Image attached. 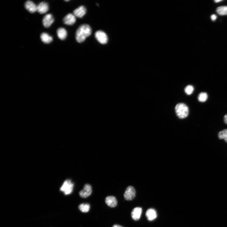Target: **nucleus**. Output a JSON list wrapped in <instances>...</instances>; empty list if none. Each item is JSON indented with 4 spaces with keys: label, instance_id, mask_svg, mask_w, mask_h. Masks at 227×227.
Here are the masks:
<instances>
[{
    "label": "nucleus",
    "instance_id": "obj_14",
    "mask_svg": "<svg viewBox=\"0 0 227 227\" xmlns=\"http://www.w3.org/2000/svg\"><path fill=\"white\" fill-rule=\"evenodd\" d=\"M25 6L30 13H34L37 11V5L31 1H27L25 3Z\"/></svg>",
    "mask_w": 227,
    "mask_h": 227
},
{
    "label": "nucleus",
    "instance_id": "obj_13",
    "mask_svg": "<svg viewBox=\"0 0 227 227\" xmlns=\"http://www.w3.org/2000/svg\"><path fill=\"white\" fill-rule=\"evenodd\" d=\"M146 216L148 220L150 221H153L157 217L156 212L154 209H149L146 212Z\"/></svg>",
    "mask_w": 227,
    "mask_h": 227
},
{
    "label": "nucleus",
    "instance_id": "obj_15",
    "mask_svg": "<svg viewBox=\"0 0 227 227\" xmlns=\"http://www.w3.org/2000/svg\"><path fill=\"white\" fill-rule=\"evenodd\" d=\"M57 33L58 37L61 40H65L67 36L66 30L63 28H59L57 30Z\"/></svg>",
    "mask_w": 227,
    "mask_h": 227
},
{
    "label": "nucleus",
    "instance_id": "obj_4",
    "mask_svg": "<svg viewBox=\"0 0 227 227\" xmlns=\"http://www.w3.org/2000/svg\"><path fill=\"white\" fill-rule=\"evenodd\" d=\"M136 194V191L134 188L130 186L126 189L124 194V198L126 200L131 201L135 198Z\"/></svg>",
    "mask_w": 227,
    "mask_h": 227
},
{
    "label": "nucleus",
    "instance_id": "obj_24",
    "mask_svg": "<svg viewBox=\"0 0 227 227\" xmlns=\"http://www.w3.org/2000/svg\"><path fill=\"white\" fill-rule=\"evenodd\" d=\"M112 227H123L122 226H121L119 225L115 224L113 225Z\"/></svg>",
    "mask_w": 227,
    "mask_h": 227
},
{
    "label": "nucleus",
    "instance_id": "obj_8",
    "mask_svg": "<svg viewBox=\"0 0 227 227\" xmlns=\"http://www.w3.org/2000/svg\"><path fill=\"white\" fill-rule=\"evenodd\" d=\"M76 21V18L74 15L71 13L67 14L63 19L64 23L67 25H73Z\"/></svg>",
    "mask_w": 227,
    "mask_h": 227
},
{
    "label": "nucleus",
    "instance_id": "obj_18",
    "mask_svg": "<svg viewBox=\"0 0 227 227\" xmlns=\"http://www.w3.org/2000/svg\"><path fill=\"white\" fill-rule=\"evenodd\" d=\"M217 13L219 15H227V6H222L217 8L216 9Z\"/></svg>",
    "mask_w": 227,
    "mask_h": 227
},
{
    "label": "nucleus",
    "instance_id": "obj_25",
    "mask_svg": "<svg viewBox=\"0 0 227 227\" xmlns=\"http://www.w3.org/2000/svg\"><path fill=\"white\" fill-rule=\"evenodd\" d=\"M222 1V0H215V3H218L219 2H221Z\"/></svg>",
    "mask_w": 227,
    "mask_h": 227
},
{
    "label": "nucleus",
    "instance_id": "obj_2",
    "mask_svg": "<svg viewBox=\"0 0 227 227\" xmlns=\"http://www.w3.org/2000/svg\"><path fill=\"white\" fill-rule=\"evenodd\" d=\"M175 111L177 116L181 119L186 118L189 115V108L184 103L177 104L175 107Z\"/></svg>",
    "mask_w": 227,
    "mask_h": 227
},
{
    "label": "nucleus",
    "instance_id": "obj_12",
    "mask_svg": "<svg viewBox=\"0 0 227 227\" xmlns=\"http://www.w3.org/2000/svg\"><path fill=\"white\" fill-rule=\"evenodd\" d=\"M49 6L46 2H42L37 5V11L41 14L46 13L49 10Z\"/></svg>",
    "mask_w": 227,
    "mask_h": 227
},
{
    "label": "nucleus",
    "instance_id": "obj_10",
    "mask_svg": "<svg viewBox=\"0 0 227 227\" xmlns=\"http://www.w3.org/2000/svg\"><path fill=\"white\" fill-rule=\"evenodd\" d=\"M87 12L86 8L81 6L75 9L73 12V14L76 17L81 18L84 16Z\"/></svg>",
    "mask_w": 227,
    "mask_h": 227
},
{
    "label": "nucleus",
    "instance_id": "obj_11",
    "mask_svg": "<svg viewBox=\"0 0 227 227\" xmlns=\"http://www.w3.org/2000/svg\"><path fill=\"white\" fill-rule=\"evenodd\" d=\"M142 213V209L138 207L134 208L132 211L131 215L133 220L137 221L140 219Z\"/></svg>",
    "mask_w": 227,
    "mask_h": 227
},
{
    "label": "nucleus",
    "instance_id": "obj_5",
    "mask_svg": "<svg viewBox=\"0 0 227 227\" xmlns=\"http://www.w3.org/2000/svg\"><path fill=\"white\" fill-rule=\"evenodd\" d=\"M92 192V188L89 184H86L82 190L79 192V194L81 198H87L90 196Z\"/></svg>",
    "mask_w": 227,
    "mask_h": 227
},
{
    "label": "nucleus",
    "instance_id": "obj_9",
    "mask_svg": "<svg viewBox=\"0 0 227 227\" xmlns=\"http://www.w3.org/2000/svg\"><path fill=\"white\" fill-rule=\"evenodd\" d=\"M105 201L106 204L111 208H115L117 205V200L114 196H107L106 198Z\"/></svg>",
    "mask_w": 227,
    "mask_h": 227
},
{
    "label": "nucleus",
    "instance_id": "obj_16",
    "mask_svg": "<svg viewBox=\"0 0 227 227\" xmlns=\"http://www.w3.org/2000/svg\"><path fill=\"white\" fill-rule=\"evenodd\" d=\"M41 38L42 41L45 44L50 43L53 41L52 37L45 33H43L41 34Z\"/></svg>",
    "mask_w": 227,
    "mask_h": 227
},
{
    "label": "nucleus",
    "instance_id": "obj_1",
    "mask_svg": "<svg viewBox=\"0 0 227 227\" xmlns=\"http://www.w3.org/2000/svg\"><path fill=\"white\" fill-rule=\"evenodd\" d=\"M92 32L91 28L88 25H82L77 30L76 33V39L78 42L82 43L91 34Z\"/></svg>",
    "mask_w": 227,
    "mask_h": 227
},
{
    "label": "nucleus",
    "instance_id": "obj_23",
    "mask_svg": "<svg viewBox=\"0 0 227 227\" xmlns=\"http://www.w3.org/2000/svg\"><path fill=\"white\" fill-rule=\"evenodd\" d=\"M224 123L227 125V114L225 115L224 117Z\"/></svg>",
    "mask_w": 227,
    "mask_h": 227
},
{
    "label": "nucleus",
    "instance_id": "obj_19",
    "mask_svg": "<svg viewBox=\"0 0 227 227\" xmlns=\"http://www.w3.org/2000/svg\"><path fill=\"white\" fill-rule=\"evenodd\" d=\"M218 136L219 139H223L227 143V129L224 130L219 132Z\"/></svg>",
    "mask_w": 227,
    "mask_h": 227
},
{
    "label": "nucleus",
    "instance_id": "obj_3",
    "mask_svg": "<svg viewBox=\"0 0 227 227\" xmlns=\"http://www.w3.org/2000/svg\"><path fill=\"white\" fill-rule=\"evenodd\" d=\"M74 184L71 180L67 179L65 180L60 188L61 191L66 195L71 194L73 191Z\"/></svg>",
    "mask_w": 227,
    "mask_h": 227
},
{
    "label": "nucleus",
    "instance_id": "obj_26",
    "mask_svg": "<svg viewBox=\"0 0 227 227\" xmlns=\"http://www.w3.org/2000/svg\"><path fill=\"white\" fill-rule=\"evenodd\" d=\"M65 1V2H69V1Z\"/></svg>",
    "mask_w": 227,
    "mask_h": 227
},
{
    "label": "nucleus",
    "instance_id": "obj_21",
    "mask_svg": "<svg viewBox=\"0 0 227 227\" xmlns=\"http://www.w3.org/2000/svg\"><path fill=\"white\" fill-rule=\"evenodd\" d=\"M184 90L186 94L189 95L192 94L193 93L194 90V88L192 86L189 85L186 86Z\"/></svg>",
    "mask_w": 227,
    "mask_h": 227
},
{
    "label": "nucleus",
    "instance_id": "obj_7",
    "mask_svg": "<svg viewBox=\"0 0 227 227\" xmlns=\"http://www.w3.org/2000/svg\"><path fill=\"white\" fill-rule=\"evenodd\" d=\"M54 21V19L52 15L48 14L45 15L43 18V24L44 27L48 28L51 25Z\"/></svg>",
    "mask_w": 227,
    "mask_h": 227
},
{
    "label": "nucleus",
    "instance_id": "obj_20",
    "mask_svg": "<svg viewBox=\"0 0 227 227\" xmlns=\"http://www.w3.org/2000/svg\"><path fill=\"white\" fill-rule=\"evenodd\" d=\"M208 98V95L207 93L202 92L199 95L198 100L201 102H204L207 100Z\"/></svg>",
    "mask_w": 227,
    "mask_h": 227
},
{
    "label": "nucleus",
    "instance_id": "obj_17",
    "mask_svg": "<svg viewBox=\"0 0 227 227\" xmlns=\"http://www.w3.org/2000/svg\"><path fill=\"white\" fill-rule=\"evenodd\" d=\"M78 208L82 212L87 213L90 209V206L88 203H81L79 206Z\"/></svg>",
    "mask_w": 227,
    "mask_h": 227
},
{
    "label": "nucleus",
    "instance_id": "obj_6",
    "mask_svg": "<svg viewBox=\"0 0 227 227\" xmlns=\"http://www.w3.org/2000/svg\"><path fill=\"white\" fill-rule=\"evenodd\" d=\"M95 37L97 41L102 44H107L108 41V37L104 32L99 30L95 33Z\"/></svg>",
    "mask_w": 227,
    "mask_h": 227
},
{
    "label": "nucleus",
    "instance_id": "obj_22",
    "mask_svg": "<svg viewBox=\"0 0 227 227\" xmlns=\"http://www.w3.org/2000/svg\"><path fill=\"white\" fill-rule=\"evenodd\" d=\"M217 17L215 15L213 14L211 16V18L212 20L215 21L217 19Z\"/></svg>",
    "mask_w": 227,
    "mask_h": 227
}]
</instances>
